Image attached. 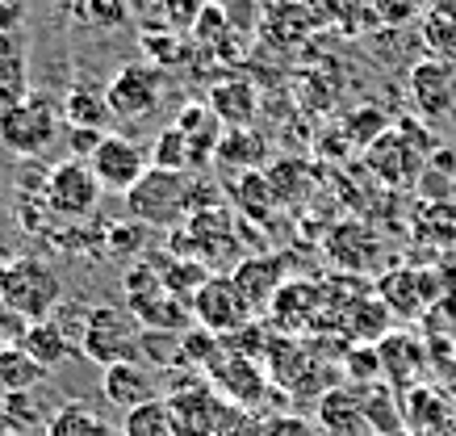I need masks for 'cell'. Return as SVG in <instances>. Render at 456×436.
<instances>
[{"label": "cell", "mask_w": 456, "mask_h": 436, "mask_svg": "<svg viewBox=\"0 0 456 436\" xmlns=\"http://www.w3.org/2000/svg\"><path fill=\"white\" fill-rule=\"evenodd\" d=\"M63 135H68L63 105H55L51 97H38V93H29L26 101H17L0 113V147L26 155V160L46 155Z\"/></svg>", "instance_id": "cell-1"}, {"label": "cell", "mask_w": 456, "mask_h": 436, "mask_svg": "<svg viewBox=\"0 0 456 436\" xmlns=\"http://www.w3.org/2000/svg\"><path fill=\"white\" fill-rule=\"evenodd\" d=\"M80 352L101 369L118 366V361H142V324L130 315V307L101 302L88 310Z\"/></svg>", "instance_id": "cell-2"}, {"label": "cell", "mask_w": 456, "mask_h": 436, "mask_svg": "<svg viewBox=\"0 0 456 436\" xmlns=\"http://www.w3.org/2000/svg\"><path fill=\"white\" fill-rule=\"evenodd\" d=\"M189 202H193L189 172L147 169V177L126 193V210L147 226H180V218H189Z\"/></svg>", "instance_id": "cell-3"}, {"label": "cell", "mask_w": 456, "mask_h": 436, "mask_svg": "<svg viewBox=\"0 0 456 436\" xmlns=\"http://www.w3.org/2000/svg\"><path fill=\"white\" fill-rule=\"evenodd\" d=\"M101 193H105V185L97 181V172L88 160H59L55 169H46L38 185V197L42 206L55 214V218H84V214L97 210Z\"/></svg>", "instance_id": "cell-4"}, {"label": "cell", "mask_w": 456, "mask_h": 436, "mask_svg": "<svg viewBox=\"0 0 456 436\" xmlns=\"http://www.w3.org/2000/svg\"><path fill=\"white\" fill-rule=\"evenodd\" d=\"M0 298L13 315L38 324V319H51V310L63 298V285L42 260H13L9 268H0Z\"/></svg>", "instance_id": "cell-5"}, {"label": "cell", "mask_w": 456, "mask_h": 436, "mask_svg": "<svg viewBox=\"0 0 456 436\" xmlns=\"http://www.w3.org/2000/svg\"><path fill=\"white\" fill-rule=\"evenodd\" d=\"M167 88V71L155 63H126L113 71V80L105 85V101L118 122H142L159 110Z\"/></svg>", "instance_id": "cell-6"}, {"label": "cell", "mask_w": 456, "mask_h": 436, "mask_svg": "<svg viewBox=\"0 0 456 436\" xmlns=\"http://www.w3.org/2000/svg\"><path fill=\"white\" fill-rule=\"evenodd\" d=\"M193 324L197 327H206L209 336H235V332H243V327L251 324V307H248V298L239 294V285L231 282V273L222 277V273H214L201 290L193 294Z\"/></svg>", "instance_id": "cell-7"}, {"label": "cell", "mask_w": 456, "mask_h": 436, "mask_svg": "<svg viewBox=\"0 0 456 436\" xmlns=\"http://www.w3.org/2000/svg\"><path fill=\"white\" fill-rule=\"evenodd\" d=\"M167 415L176 424V436H218L222 424V394L209 378H189L164 394Z\"/></svg>", "instance_id": "cell-8"}, {"label": "cell", "mask_w": 456, "mask_h": 436, "mask_svg": "<svg viewBox=\"0 0 456 436\" xmlns=\"http://www.w3.org/2000/svg\"><path fill=\"white\" fill-rule=\"evenodd\" d=\"M209 386H214L226 403H235V407H243V411H256L264 403V394H268V374H264L251 357H243V352L222 349V357L209 366Z\"/></svg>", "instance_id": "cell-9"}, {"label": "cell", "mask_w": 456, "mask_h": 436, "mask_svg": "<svg viewBox=\"0 0 456 436\" xmlns=\"http://www.w3.org/2000/svg\"><path fill=\"white\" fill-rule=\"evenodd\" d=\"M88 164H93V172H97V181L105 185V189L130 193V189L147 177V169H151V155L142 152L130 135H105V143L97 147V155H93Z\"/></svg>", "instance_id": "cell-10"}, {"label": "cell", "mask_w": 456, "mask_h": 436, "mask_svg": "<svg viewBox=\"0 0 456 436\" xmlns=\"http://www.w3.org/2000/svg\"><path fill=\"white\" fill-rule=\"evenodd\" d=\"M314 415L322 436H373L369 424H364L360 386H331V391H322L314 403Z\"/></svg>", "instance_id": "cell-11"}, {"label": "cell", "mask_w": 456, "mask_h": 436, "mask_svg": "<svg viewBox=\"0 0 456 436\" xmlns=\"http://www.w3.org/2000/svg\"><path fill=\"white\" fill-rule=\"evenodd\" d=\"M231 282L239 285V294L248 298L251 310L268 307L277 298V290L285 285V256H277V252L243 256L235 265V273H231Z\"/></svg>", "instance_id": "cell-12"}, {"label": "cell", "mask_w": 456, "mask_h": 436, "mask_svg": "<svg viewBox=\"0 0 456 436\" xmlns=\"http://www.w3.org/2000/svg\"><path fill=\"white\" fill-rule=\"evenodd\" d=\"M101 394H105V403L122 407V415L130 407H139V403L159 399V394H155L151 369L142 366V361H118V366H105V374H101Z\"/></svg>", "instance_id": "cell-13"}, {"label": "cell", "mask_w": 456, "mask_h": 436, "mask_svg": "<svg viewBox=\"0 0 456 436\" xmlns=\"http://www.w3.org/2000/svg\"><path fill=\"white\" fill-rule=\"evenodd\" d=\"M126 307H130V315L142 324V332H172V336H184L189 324H193V307H189L184 298L167 294V290L147 294V298H126Z\"/></svg>", "instance_id": "cell-14"}, {"label": "cell", "mask_w": 456, "mask_h": 436, "mask_svg": "<svg viewBox=\"0 0 456 436\" xmlns=\"http://www.w3.org/2000/svg\"><path fill=\"white\" fill-rule=\"evenodd\" d=\"M411 93H415V105L428 118H440L456 105V71L440 59H431V63H419L415 76H411Z\"/></svg>", "instance_id": "cell-15"}, {"label": "cell", "mask_w": 456, "mask_h": 436, "mask_svg": "<svg viewBox=\"0 0 456 436\" xmlns=\"http://www.w3.org/2000/svg\"><path fill=\"white\" fill-rule=\"evenodd\" d=\"M209 110L218 122H226L231 130H243L260 110V97H256V85L243 80V76H231L222 85L209 88Z\"/></svg>", "instance_id": "cell-16"}, {"label": "cell", "mask_w": 456, "mask_h": 436, "mask_svg": "<svg viewBox=\"0 0 456 436\" xmlns=\"http://www.w3.org/2000/svg\"><path fill=\"white\" fill-rule=\"evenodd\" d=\"M402 420H406V428L419 436H431L440 432V428H448L452 424V407L444 403L440 391H428V386H411V391H402Z\"/></svg>", "instance_id": "cell-17"}, {"label": "cell", "mask_w": 456, "mask_h": 436, "mask_svg": "<svg viewBox=\"0 0 456 436\" xmlns=\"http://www.w3.org/2000/svg\"><path fill=\"white\" fill-rule=\"evenodd\" d=\"M17 344H21V349H26L29 357H34V361L46 369V374L63 366L71 352H80L68 336H63V327H59L55 319H38V324H26V332H21V340H17Z\"/></svg>", "instance_id": "cell-18"}, {"label": "cell", "mask_w": 456, "mask_h": 436, "mask_svg": "<svg viewBox=\"0 0 456 436\" xmlns=\"http://www.w3.org/2000/svg\"><path fill=\"white\" fill-rule=\"evenodd\" d=\"M63 105V122L68 127H93V130H105L113 122L110 113V101H105V88L101 85H88V80H80V85L68 88V97L59 101Z\"/></svg>", "instance_id": "cell-19"}, {"label": "cell", "mask_w": 456, "mask_h": 436, "mask_svg": "<svg viewBox=\"0 0 456 436\" xmlns=\"http://www.w3.org/2000/svg\"><path fill=\"white\" fill-rule=\"evenodd\" d=\"M42 436H118V428H113L97 407H88V403H80V399H71V403H63V407L51 411V420H46V432Z\"/></svg>", "instance_id": "cell-20"}, {"label": "cell", "mask_w": 456, "mask_h": 436, "mask_svg": "<svg viewBox=\"0 0 456 436\" xmlns=\"http://www.w3.org/2000/svg\"><path fill=\"white\" fill-rule=\"evenodd\" d=\"M381 378H389V386H398V391H411L415 386V369L423 366V349H419V340L411 336H386L381 340Z\"/></svg>", "instance_id": "cell-21"}, {"label": "cell", "mask_w": 456, "mask_h": 436, "mask_svg": "<svg viewBox=\"0 0 456 436\" xmlns=\"http://www.w3.org/2000/svg\"><path fill=\"white\" fill-rule=\"evenodd\" d=\"M46 382V369L29 357L21 344H4L0 349V394H29Z\"/></svg>", "instance_id": "cell-22"}, {"label": "cell", "mask_w": 456, "mask_h": 436, "mask_svg": "<svg viewBox=\"0 0 456 436\" xmlns=\"http://www.w3.org/2000/svg\"><path fill=\"white\" fill-rule=\"evenodd\" d=\"M360 403H364V424L373 436H402L406 420H402V403L394 386H364Z\"/></svg>", "instance_id": "cell-23"}, {"label": "cell", "mask_w": 456, "mask_h": 436, "mask_svg": "<svg viewBox=\"0 0 456 436\" xmlns=\"http://www.w3.org/2000/svg\"><path fill=\"white\" fill-rule=\"evenodd\" d=\"M151 265L159 268L167 294L184 298V302H193L197 290L214 277V273H209V265H201V260H180V256H172V252H167V256H151Z\"/></svg>", "instance_id": "cell-24"}, {"label": "cell", "mask_w": 456, "mask_h": 436, "mask_svg": "<svg viewBox=\"0 0 456 436\" xmlns=\"http://www.w3.org/2000/svg\"><path fill=\"white\" fill-rule=\"evenodd\" d=\"M268 307H273V319H277V327H289V332H297V327H305L310 310H318V290L310 282H285Z\"/></svg>", "instance_id": "cell-25"}, {"label": "cell", "mask_w": 456, "mask_h": 436, "mask_svg": "<svg viewBox=\"0 0 456 436\" xmlns=\"http://www.w3.org/2000/svg\"><path fill=\"white\" fill-rule=\"evenodd\" d=\"M151 169H164V172H197V155H193V143L180 127H167L151 147Z\"/></svg>", "instance_id": "cell-26"}, {"label": "cell", "mask_w": 456, "mask_h": 436, "mask_svg": "<svg viewBox=\"0 0 456 436\" xmlns=\"http://www.w3.org/2000/svg\"><path fill=\"white\" fill-rule=\"evenodd\" d=\"M122 436H176V424L167 415L164 399H151V403H139L122 415Z\"/></svg>", "instance_id": "cell-27"}, {"label": "cell", "mask_w": 456, "mask_h": 436, "mask_svg": "<svg viewBox=\"0 0 456 436\" xmlns=\"http://www.w3.org/2000/svg\"><path fill=\"white\" fill-rule=\"evenodd\" d=\"M29 97V76H26V59L21 51L0 43V113Z\"/></svg>", "instance_id": "cell-28"}, {"label": "cell", "mask_w": 456, "mask_h": 436, "mask_svg": "<svg viewBox=\"0 0 456 436\" xmlns=\"http://www.w3.org/2000/svg\"><path fill=\"white\" fill-rule=\"evenodd\" d=\"M105 248L113 256H122V260H142V252L151 248V226L139 223V218H130V223H113L105 231Z\"/></svg>", "instance_id": "cell-29"}, {"label": "cell", "mask_w": 456, "mask_h": 436, "mask_svg": "<svg viewBox=\"0 0 456 436\" xmlns=\"http://www.w3.org/2000/svg\"><path fill=\"white\" fill-rule=\"evenodd\" d=\"M71 13L93 29H113L126 21V0H76Z\"/></svg>", "instance_id": "cell-30"}, {"label": "cell", "mask_w": 456, "mask_h": 436, "mask_svg": "<svg viewBox=\"0 0 456 436\" xmlns=\"http://www.w3.org/2000/svg\"><path fill=\"white\" fill-rule=\"evenodd\" d=\"M142 46L151 51V63L155 68H172L176 55L184 51V34H172V29H142Z\"/></svg>", "instance_id": "cell-31"}, {"label": "cell", "mask_w": 456, "mask_h": 436, "mask_svg": "<svg viewBox=\"0 0 456 436\" xmlns=\"http://www.w3.org/2000/svg\"><path fill=\"white\" fill-rule=\"evenodd\" d=\"M369 9H373L377 21H386V26H411V21L428 9V0H369Z\"/></svg>", "instance_id": "cell-32"}, {"label": "cell", "mask_w": 456, "mask_h": 436, "mask_svg": "<svg viewBox=\"0 0 456 436\" xmlns=\"http://www.w3.org/2000/svg\"><path fill=\"white\" fill-rule=\"evenodd\" d=\"M93 310V307H88ZM88 310L84 307H76V298H68V302H59L55 310H51V319H55L59 327H63V336L80 349V336H84V324H88Z\"/></svg>", "instance_id": "cell-33"}, {"label": "cell", "mask_w": 456, "mask_h": 436, "mask_svg": "<svg viewBox=\"0 0 456 436\" xmlns=\"http://www.w3.org/2000/svg\"><path fill=\"white\" fill-rule=\"evenodd\" d=\"M105 135L110 130H93V127H68V152H71V160H93L97 155V147L105 143Z\"/></svg>", "instance_id": "cell-34"}, {"label": "cell", "mask_w": 456, "mask_h": 436, "mask_svg": "<svg viewBox=\"0 0 456 436\" xmlns=\"http://www.w3.org/2000/svg\"><path fill=\"white\" fill-rule=\"evenodd\" d=\"M377 374H381V357L377 352H356V357H347V378H352V386H377Z\"/></svg>", "instance_id": "cell-35"}, {"label": "cell", "mask_w": 456, "mask_h": 436, "mask_svg": "<svg viewBox=\"0 0 456 436\" xmlns=\"http://www.w3.org/2000/svg\"><path fill=\"white\" fill-rule=\"evenodd\" d=\"M268 436H322V432H318V424L302 420V415H273Z\"/></svg>", "instance_id": "cell-36"}, {"label": "cell", "mask_w": 456, "mask_h": 436, "mask_svg": "<svg viewBox=\"0 0 456 436\" xmlns=\"http://www.w3.org/2000/svg\"><path fill=\"white\" fill-rule=\"evenodd\" d=\"M0 436H4V432H0Z\"/></svg>", "instance_id": "cell-37"}]
</instances>
